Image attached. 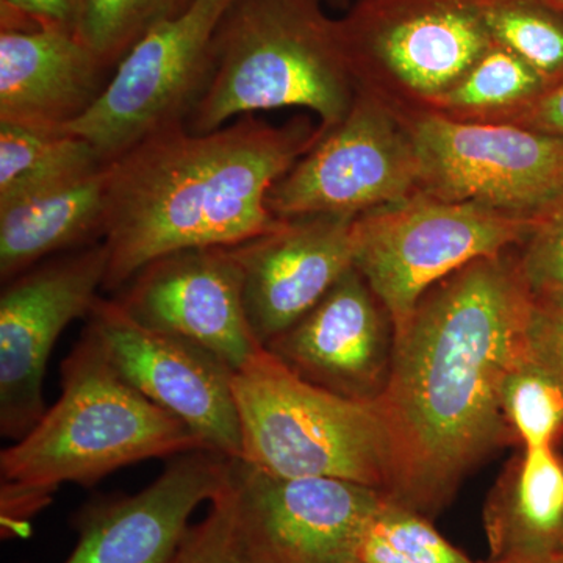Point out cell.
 I'll list each match as a JSON object with an SVG mask.
<instances>
[{
  "instance_id": "cell-1",
  "label": "cell",
  "mask_w": 563,
  "mask_h": 563,
  "mask_svg": "<svg viewBox=\"0 0 563 563\" xmlns=\"http://www.w3.org/2000/svg\"><path fill=\"white\" fill-rule=\"evenodd\" d=\"M533 310L512 250L444 277L396 329L377 401L391 450L387 499L433 520L476 466L515 444L499 391Z\"/></svg>"
},
{
  "instance_id": "cell-2",
  "label": "cell",
  "mask_w": 563,
  "mask_h": 563,
  "mask_svg": "<svg viewBox=\"0 0 563 563\" xmlns=\"http://www.w3.org/2000/svg\"><path fill=\"white\" fill-rule=\"evenodd\" d=\"M322 135L307 118L273 125L247 114L209 133L169 129L109 163L103 290L121 291L162 255L274 231L269 191Z\"/></svg>"
},
{
  "instance_id": "cell-3",
  "label": "cell",
  "mask_w": 563,
  "mask_h": 563,
  "mask_svg": "<svg viewBox=\"0 0 563 563\" xmlns=\"http://www.w3.org/2000/svg\"><path fill=\"white\" fill-rule=\"evenodd\" d=\"M196 450L207 448L122 379L85 331L62 363L58 401L0 454L2 536H24L63 484L91 487L133 463Z\"/></svg>"
},
{
  "instance_id": "cell-4",
  "label": "cell",
  "mask_w": 563,
  "mask_h": 563,
  "mask_svg": "<svg viewBox=\"0 0 563 563\" xmlns=\"http://www.w3.org/2000/svg\"><path fill=\"white\" fill-rule=\"evenodd\" d=\"M357 92L336 20L321 0H236L188 129L209 133L255 111L303 109L320 118L325 135L347 117Z\"/></svg>"
},
{
  "instance_id": "cell-5",
  "label": "cell",
  "mask_w": 563,
  "mask_h": 563,
  "mask_svg": "<svg viewBox=\"0 0 563 563\" xmlns=\"http://www.w3.org/2000/svg\"><path fill=\"white\" fill-rule=\"evenodd\" d=\"M242 457L265 472L335 477L387 496L391 450L377 402L306 383L262 347L233 373Z\"/></svg>"
},
{
  "instance_id": "cell-6",
  "label": "cell",
  "mask_w": 563,
  "mask_h": 563,
  "mask_svg": "<svg viewBox=\"0 0 563 563\" xmlns=\"http://www.w3.org/2000/svg\"><path fill=\"white\" fill-rule=\"evenodd\" d=\"M358 90L429 111L490 49L481 0H355L336 20Z\"/></svg>"
},
{
  "instance_id": "cell-7",
  "label": "cell",
  "mask_w": 563,
  "mask_h": 563,
  "mask_svg": "<svg viewBox=\"0 0 563 563\" xmlns=\"http://www.w3.org/2000/svg\"><path fill=\"white\" fill-rule=\"evenodd\" d=\"M537 228L476 203L418 192L355 218L354 268L399 329L433 285L477 258L518 250Z\"/></svg>"
},
{
  "instance_id": "cell-8",
  "label": "cell",
  "mask_w": 563,
  "mask_h": 563,
  "mask_svg": "<svg viewBox=\"0 0 563 563\" xmlns=\"http://www.w3.org/2000/svg\"><path fill=\"white\" fill-rule=\"evenodd\" d=\"M399 118L417 150L421 192L537 225L563 207V136L437 111Z\"/></svg>"
},
{
  "instance_id": "cell-9",
  "label": "cell",
  "mask_w": 563,
  "mask_h": 563,
  "mask_svg": "<svg viewBox=\"0 0 563 563\" xmlns=\"http://www.w3.org/2000/svg\"><path fill=\"white\" fill-rule=\"evenodd\" d=\"M236 0H192L181 13L151 29L114 66L101 98L66 128L117 161L136 144L188 125L209 87L217 36Z\"/></svg>"
},
{
  "instance_id": "cell-10",
  "label": "cell",
  "mask_w": 563,
  "mask_h": 563,
  "mask_svg": "<svg viewBox=\"0 0 563 563\" xmlns=\"http://www.w3.org/2000/svg\"><path fill=\"white\" fill-rule=\"evenodd\" d=\"M233 550L254 563H357L387 496L335 477L279 476L233 459Z\"/></svg>"
},
{
  "instance_id": "cell-11",
  "label": "cell",
  "mask_w": 563,
  "mask_h": 563,
  "mask_svg": "<svg viewBox=\"0 0 563 563\" xmlns=\"http://www.w3.org/2000/svg\"><path fill=\"white\" fill-rule=\"evenodd\" d=\"M421 192L420 162L399 114L358 90L347 117L277 180L268 207L277 220L362 214Z\"/></svg>"
},
{
  "instance_id": "cell-12",
  "label": "cell",
  "mask_w": 563,
  "mask_h": 563,
  "mask_svg": "<svg viewBox=\"0 0 563 563\" xmlns=\"http://www.w3.org/2000/svg\"><path fill=\"white\" fill-rule=\"evenodd\" d=\"M109 251L88 244L41 262L0 296V433L18 442L46 412L44 377L55 343L70 322L88 317L103 290Z\"/></svg>"
},
{
  "instance_id": "cell-13",
  "label": "cell",
  "mask_w": 563,
  "mask_h": 563,
  "mask_svg": "<svg viewBox=\"0 0 563 563\" xmlns=\"http://www.w3.org/2000/svg\"><path fill=\"white\" fill-rule=\"evenodd\" d=\"M85 331L135 390L184 422L207 450L242 457L233 372L198 344L133 320L117 299L99 298Z\"/></svg>"
},
{
  "instance_id": "cell-14",
  "label": "cell",
  "mask_w": 563,
  "mask_h": 563,
  "mask_svg": "<svg viewBox=\"0 0 563 563\" xmlns=\"http://www.w3.org/2000/svg\"><path fill=\"white\" fill-rule=\"evenodd\" d=\"M117 301L146 328L198 344L233 373L262 350L247 321L235 247H191L155 258Z\"/></svg>"
},
{
  "instance_id": "cell-15",
  "label": "cell",
  "mask_w": 563,
  "mask_h": 563,
  "mask_svg": "<svg viewBox=\"0 0 563 563\" xmlns=\"http://www.w3.org/2000/svg\"><path fill=\"white\" fill-rule=\"evenodd\" d=\"M396 329L352 266L302 320L266 344L306 383L343 398L377 402L390 377Z\"/></svg>"
},
{
  "instance_id": "cell-16",
  "label": "cell",
  "mask_w": 563,
  "mask_h": 563,
  "mask_svg": "<svg viewBox=\"0 0 563 563\" xmlns=\"http://www.w3.org/2000/svg\"><path fill=\"white\" fill-rule=\"evenodd\" d=\"M232 461L209 450L176 455L143 490L87 507L77 518L76 548L63 563H173L191 515L229 484Z\"/></svg>"
},
{
  "instance_id": "cell-17",
  "label": "cell",
  "mask_w": 563,
  "mask_h": 563,
  "mask_svg": "<svg viewBox=\"0 0 563 563\" xmlns=\"http://www.w3.org/2000/svg\"><path fill=\"white\" fill-rule=\"evenodd\" d=\"M357 217L320 213L292 218L233 246L242 265L244 310L261 346L302 320L354 266Z\"/></svg>"
},
{
  "instance_id": "cell-18",
  "label": "cell",
  "mask_w": 563,
  "mask_h": 563,
  "mask_svg": "<svg viewBox=\"0 0 563 563\" xmlns=\"http://www.w3.org/2000/svg\"><path fill=\"white\" fill-rule=\"evenodd\" d=\"M74 33L0 32V122L65 132L101 98L111 74Z\"/></svg>"
},
{
  "instance_id": "cell-19",
  "label": "cell",
  "mask_w": 563,
  "mask_h": 563,
  "mask_svg": "<svg viewBox=\"0 0 563 563\" xmlns=\"http://www.w3.org/2000/svg\"><path fill=\"white\" fill-rule=\"evenodd\" d=\"M490 559L563 553V457L558 446L521 448L485 501Z\"/></svg>"
},
{
  "instance_id": "cell-20",
  "label": "cell",
  "mask_w": 563,
  "mask_h": 563,
  "mask_svg": "<svg viewBox=\"0 0 563 563\" xmlns=\"http://www.w3.org/2000/svg\"><path fill=\"white\" fill-rule=\"evenodd\" d=\"M107 168L109 165L65 187L0 206L3 284L57 252L80 250L95 243L96 236H103Z\"/></svg>"
},
{
  "instance_id": "cell-21",
  "label": "cell",
  "mask_w": 563,
  "mask_h": 563,
  "mask_svg": "<svg viewBox=\"0 0 563 563\" xmlns=\"http://www.w3.org/2000/svg\"><path fill=\"white\" fill-rule=\"evenodd\" d=\"M106 166L90 141L76 133L0 122V206L65 187Z\"/></svg>"
},
{
  "instance_id": "cell-22",
  "label": "cell",
  "mask_w": 563,
  "mask_h": 563,
  "mask_svg": "<svg viewBox=\"0 0 563 563\" xmlns=\"http://www.w3.org/2000/svg\"><path fill=\"white\" fill-rule=\"evenodd\" d=\"M499 399L518 446H558L563 439V374L533 333L532 322L504 374Z\"/></svg>"
},
{
  "instance_id": "cell-23",
  "label": "cell",
  "mask_w": 563,
  "mask_h": 563,
  "mask_svg": "<svg viewBox=\"0 0 563 563\" xmlns=\"http://www.w3.org/2000/svg\"><path fill=\"white\" fill-rule=\"evenodd\" d=\"M548 90L547 81L514 52L493 44L432 110L454 120H507Z\"/></svg>"
},
{
  "instance_id": "cell-24",
  "label": "cell",
  "mask_w": 563,
  "mask_h": 563,
  "mask_svg": "<svg viewBox=\"0 0 563 563\" xmlns=\"http://www.w3.org/2000/svg\"><path fill=\"white\" fill-rule=\"evenodd\" d=\"M493 41L528 63L548 90L563 81V13L544 0H481Z\"/></svg>"
},
{
  "instance_id": "cell-25",
  "label": "cell",
  "mask_w": 563,
  "mask_h": 563,
  "mask_svg": "<svg viewBox=\"0 0 563 563\" xmlns=\"http://www.w3.org/2000/svg\"><path fill=\"white\" fill-rule=\"evenodd\" d=\"M192 0H81L76 36L109 68L151 29L181 13Z\"/></svg>"
},
{
  "instance_id": "cell-26",
  "label": "cell",
  "mask_w": 563,
  "mask_h": 563,
  "mask_svg": "<svg viewBox=\"0 0 563 563\" xmlns=\"http://www.w3.org/2000/svg\"><path fill=\"white\" fill-rule=\"evenodd\" d=\"M374 529L412 563H476L453 547L432 526V520L385 499Z\"/></svg>"
},
{
  "instance_id": "cell-27",
  "label": "cell",
  "mask_w": 563,
  "mask_h": 563,
  "mask_svg": "<svg viewBox=\"0 0 563 563\" xmlns=\"http://www.w3.org/2000/svg\"><path fill=\"white\" fill-rule=\"evenodd\" d=\"M518 266L533 301L563 306V207L518 247Z\"/></svg>"
},
{
  "instance_id": "cell-28",
  "label": "cell",
  "mask_w": 563,
  "mask_h": 563,
  "mask_svg": "<svg viewBox=\"0 0 563 563\" xmlns=\"http://www.w3.org/2000/svg\"><path fill=\"white\" fill-rule=\"evenodd\" d=\"M179 563H233L231 479L210 503L207 518L188 532L179 551Z\"/></svg>"
},
{
  "instance_id": "cell-29",
  "label": "cell",
  "mask_w": 563,
  "mask_h": 563,
  "mask_svg": "<svg viewBox=\"0 0 563 563\" xmlns=\"http://www.w3.org/2000/svg\"><path fill=\"white\" fill-rule=\"evenodd\" d=\"M81 0H0L2 31H60L76 35Z\"/></svg>"
},
{
  "instance_id": "cell-30",
  "label": "cell",
  "mask_w": 563,
  "mask_h": 563,
  "mask_svg": "<svg viewBox=\"0 0 563 563\" xmlns=\"http://www.w3.org/2000/svg\"><path fill=\"white\" fill-rule=\"evenodd\" d=\"M498 122H512L533 131L563 136V81L558 87L544 91L537 101L529 103L523 110Z\"/></svg>"
},
{
  "instance_id": "cell-31",
  "label": "cell",
  "mask_w": 563,
  "mask_h": 563,
  "mask_svg": "<svg viewBox=\"0 0 563 563\" xmlns=\"http://www.w3.org/2000/svg\"><path fill=\"white\" fill-rule=\"evenodd\" d=\"M532 329L563 374V306L536 302Z\"/></svg>"
},
{
  "instance_id": "cell-32",
  "label": "cell",
  "mask_w": 563,
  "mask_h": 563,
  "mask_svg": "<svg viewBox=\"0 0 563 563\" xmlns=\"http://www.w3.org/2000/svg\"><path fill=\"white\" fill-rule=\"evenodd\" d=\"M358 563H412L407 561L398 551L393 550L383 537L372 529L358 553Z\"/></svg>"
},
{
  "instance_id": "cell-33",
  "label": "cell",
  "mask_w": 563,
  "mask_h": 563,
  "mask_svg": "<svg viewBox=\"0 0 563 563\" xmlns=\"http://www.w3.org/2000/svg\"><path fill=\"white\" fill-rule=\"evenodd\" d=\"M485 563H563V553L533 555V558L501 559V561H488Z\"/></svg>"
},
{
  "instance_id": "cell-34",
  "label": "cell",
  "mask_w": 563,
  "mask_h": 563,
  "mask_svg": "<svg viewBox=\"0 0 563 563\" xmlns=\"http://www.w3.org/2000/svg\"><path fill=\"white\" fill-rule=\"evenodd\" d=\"M233 563H254L250 561V559L244 558V555L236 553L235 550H233Z\"/></svg>"
},
{
  "instance_id": "cell-35",
  "label": "cell",
  "mask_w": 563,
  "mask_h": 563,
  "mask_svg": "<svg viewBox=\"0 0 563 563\" xmlns=\"http://www.w3.org/2000/svg\"><path fill=\"white\" fill-rule=\"evenodd\" d=\"M544 2L550 3L551 7H554L555 10L562 11L563 13V0H544Z\"/></svg>"
},
{
  "instance_id": "cell-36",
  "label": "cell",
  "mask_w": 563,
  "mask_h": 563,
  "mask_svg": "<svg viewBox=\"0 0 563 563\" xmlns=\"http://www.w3.org/2000/svg\"><path fill=\"white\" fill-rule=\"evenodd\" d=\"M324 2L331 3V5L335 7H343L347 5V2H350V0H324Z\"/></svg>"
},
{
  "instance_id": "cell-37",
  "label": "cell",
  "mask_w": 563,
  "mask_h": 563,
  "mask_svg": "<svg viewBox=\"0 0 563 563\" xmlns=\"http://www.w3.org/2000/svg\"><path fill=\"white\" fill-rule=\"evenodd\" d=\"M173 563H179V554H177V558L174 559V562Z\"/></svg>"
},
{
  "instance_id": "cell-38",
  "label": "cell",
  "mask_w": 563,
  "mask_h": 563,
  "mask_svg": "<svg viewBox=\"0 0 563 563\" xmlns=\"http://www.w3.org/2000/svg\"><path fill=\"white\" fill-rule=\"evenodd\" d=\"M358 563V562H357Z\"/></svg>"
}]
</instances>
